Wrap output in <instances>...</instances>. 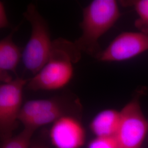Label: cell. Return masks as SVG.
<instances>
[{"mask_svg": "<svg viewBox=\"0 0 148 148\" xmlns=\"http://www.w3.org/2000/svg\"><path fill=\"white\" fill-rule=\"evenodd\" d=\"M80 115H67L54 122L50 138L56 148H81L85 144L86 133Z\"/></svg>", "mask_w": 148, "mask_h": 148, "instance_id": "cell-8", "label": "cell"}, {"mask_svg": "<svg viewBox=\"0 0 148 148\" xmlns=\"http://www.w3.org/2000/svg\"><path fill=\"white\" fill-rule=\"evenodd\" d=\"M29 79L19 77L0 85V132L2 141L11 138L21 111L23 92Z\"/></svg>", "mask_w": 148, "mask_h": 148, "instance_id": "cell-6", "label": "cell"}, {"mask_svg": "<svg viewBox=\"0 0 148 148\" xmlns=\"http://www.w3.org/2000/svg\"><path fill=\"white\" fill-rule=\"evenodd\" d=\"M23 15L30 23L32 32L22 52V61L25 68L35 75L47 62L53 41L47 22L33 3L27 5Z\"/></svg>", "mask_w": 148, "mask_h": 148, "instance_id": "cell-4", "label": "cell"}, {"mask_svg": "<svg viewBox=\"0 0 148 148\" xmlns=\"http://www.w3.org/2000/svg\"><path fill=\"white\" fill-rule=\"evenodd\" d=\"M119 3L123 6L132 7L137 15L135 27L139 32L148 34V0L121 1Z\"/></svg>", "mask_w": 148, "mask_h": 148, "instance_id": "cell-11", "label": "cell"}, {"mask_svg": "<svg viewBox=\"0 0 148 148\" xmlns=\"http://www.w3.org/2000/svg\"><path fill=\"white\" fill-rule=\"evenodd\" d=\"M81 112L79 98L73 94L65 93L50 98L27 101L22 106L18 119L24 128L35 132L38 128L53 124L64 116H81Z\"/></svg>", "mask_w": 148, "mask_h": 148, "instance_id": "cell-3", "label": "cell"}, {"mask_svg": "<svg viewBox=\"0 0 148 148\" xmlns=\"http://www.w3.org/2000/svg\"><path fill=\"white\" fill-rule=\"evenodd\" d=\"M120 112V123L115 136L119 148H140L148 134V120L138 98L129 101Z\"/></svg>", "mask_w": 148, "mask_h": 148, "instance_id": "cell-5", "label": "cell"}, {"mask_svg": "<svg viewBox=\"0 0 148 148\" xmlns=\"http://www.w3.org/2000/svg\"><path fill=\"white\" fill-rule=\"evenodd\" d=\"M74 42L59 37L53 41L49 58L41 70L29 79L26 88L32 91L63 88L74 76V65L81 58Z\"/></svg>", "mask_w": 148, "mask_h": 148, "instance_id": "cell-1", "label": "cell"}, {"mask_svg": "<svg viewBox=\"0 0 148 148\" xmlns=\"http://www.w3.org/2000/svg\"><path fill=\"white\" fill-rule=\"evenodd\" d=\"M19 25L0 41V79L2 83L14 79L10 73L16 75V69L22 59L21 49L13 41V35L18 29Z\"/></svg>", "mask_w": 148, "mask_h": 148, "instance_id": "cell-9", "label": "cell"}, {"mask_svg": "<svg viewBox=\"0 0 148 148\" xmlns=\"http://www.w3.org/2000/svg\"><path fill=\"white\" fill-rule=\"evenodd\" d=\"M34 133L31 130L24 128L18 135L3 141L2 148H29Z\"/></svg>", "mask_w": 148, "mask_h": 148, "instance_id": "cell-12", "label": "cell"}, {"mask_svg": "<svg viewBox=\"0 0 148 148\" xmlns=\"http://www.w3.org/2000/svg\"><path fill=\"white\" fill-rule=\"evenodd\" d=\"M121 120V112L108 109L99 112L90 124L91 131L96 137H111L116 135Z\"/></svg>", "mask_w": 148, "mask_h": 148, "instance_id": "cell-10", "label": "cell"}, {"mask_svg": "<svg viewBox=\"0 0 148 148\" xmlns=\"http://www.w3.org/2000/svg\"><path fill=\"white\" fill-rule=\"evenodd\" d=\"M88 148H119L115 137H96L90 142Z\"/></svg>", "mask_w": 148, "mask_h": 148, "instance_id": "cell-13", "label": "cell"}, {"mask_svg": "<svg viewBox=\"0 0 148 148\" xmlns=\"http://www.w3.org/2000/svg\"><path fill=\"white\" fill-rule=\"evenodd\" d=\"M148 51V34L125 32L119 34L102 50L97 60L102 62L126 61Z\"/></svg>", "mask_w": 148, "mask_h": 148, "instance_id": "cell-7", "label": "cell"}, {"mask_svg": "<svg viewBox=\"0 0 148 148\" xmlns=\"http://www.w3.org/2000/svg\"><path fill=\"white\" fill-rule=\"evenodd\" d=\"M11 27L10 23L5 10V5L2 1H0V28L7 29Z\"/></svg>", "mask_w": 148, "mask_h": 148, "instance_id": "cell-14", "label": "cell"}, {"mask_svg": "<svg viewBox=\"0 0 148 148\" xmlns=\"http://www.w3.org/2000/svg\"><path fill=\"white\" fill-rule=\"evenodd\" d=\"M121 16L115 0H93L82 11L79 24L82 34L75 44L81 52L97 59L102 49L99 39L113 27Z\"/></svg>", "mask_w": 148, "mask_h": 148, "instance_id": "cell-2", "label": "cell"}, {"mask_svg": "<svg viewBox=\"0 0 148 148\" xmlns=\"http://www.w3.org/2000/svg\"><path fill=\"white\" fill-rule=\"evenodd\" d=\"M32 148H48L47 146L44 145H41V144H38V145H35L34 147H32Z\"/></svg>", "mask_w": 148, "mask_h": 148, "instance_id": "cell-15", "label": "cell"}]
</instances>
